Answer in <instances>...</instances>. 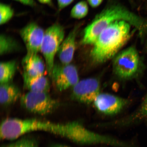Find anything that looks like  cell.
I'll return each instance as SVG.
<instances>
[{"mask_svg":"<svg viewBox=\"0 0 147 147\" xmlns=\"http://www.w3.org/2000/svg\"><path fill=\"white\" fill-rule=\"evenodd\" d=\"M121 20L127 22L135 27L141 37L147 34V19L138 16L123 5H112L97 14L86 28L82 43L94 45L103 31L111 24Z\"/></svg>","mask_w":147,"mask_h":147,"instance_id":"obj_1","label":"cell"},{"mask_svg":"<svg viewBox=\"0 0 147 147\" xmlns=\"http://www.w3.org/2000/svg\"><path fill=\"white\" fill-rule=\"evenodd\" d=\"M131 26L128 22L121 20L111 24L103 31L91 52L93 62L102 63L114 57L129 39Z\"/></svg>","mask_w":147,"mask_h":147,"instance_id":"obj_2","label":"cell"},{"mask_svg":"<svg viewBox=\"0 0 147 147\" xmlns=\"http://www.w3.org/2000/svg\"><path fill=\"white\" fill-rule=\"evenodd\" d=\"M60 136L81 144H105L123 146V143L115 139L91 131L77 121L63 123Z\"/></svg>","mask_w":147,"mask_h":147,"instance_id":"obj_3","label":"cell"},{"mask_svg":"<svg viewBox=\"0 0 147 147\" xmlns=\"http://www.w3.org/2000/svg\"><path fill=\"white\" fill-rule=\"evenodd\" d=\"M49 122L36 119L9 118L1 122L0 138L3 140H13L30 132L47 131Z\"/></svg>","mask_w":147,"mask_h":147,"instance_id":"obj_4","label":"cell"},{"mask_svg":"<svg viewBox=\"0 0 147 147\" xmlns=\"http://www.w3.org/2000/svg\"><path fill=\"white\" fill-rule=\"evenodd\" d=\"M142 61L136 47H131L119 52L114 57V72L123 80H129L138 76L142 69Z\"/></svg>","mask_w":147,"mask_h":147,"instance_id":"obj_5","label":"cell"},{"mask_svg":"<svg viewBox=\"0 0 147 147\" xmlns=\"http://www.w3.org/2000/svg\"><path fill=\"white\" fill-rule=\"evenodd\" d=\"M48 93L29 91L20 98L21 106L27 111L37 115H44L52 113L62 104Z\"/></svg>","mask_w":147,"mask_h":147,"instance_id":"obj_6","label":"cell"},{"mask_svg":"<svg viewBox=\"0 0 147 147\" xmlns=\"http://www.w3.org/2000/svg\"><path fill=\"white\" fill-rule=\"evenodd\" d=\"M64 37L63 27L58 24L51 26L45 32L40 51L45 58L46 67L50 76L55 63V55Z\"/></svg>","mask_w":147,"mask_h":147,"instance_id":"obj_7","label":"cell"},{"mask_svg":"<svg viewBox=\"0 0 147 147\" xmlns=\"http://www.w3.org/2000/svg\"><path fill=\"white\" fill-rule=\"evenodd\" d=\"M50 77L55 88L59 91L73 87L80 81L78 69L71 64L55 63Z\"/></svg>","mask_w":147,"mask_h":147,"instance_id":"obj_8","label":"cell"},{"mask_svg":"<svg viewBox=\"0 0 147 147\" xmlns=\"http://www.w3.org/2000/svg\"><path fill=\"white\" fill-rule=\"evenodd\" d=\"M100 84L97 79L89 78L79 81L73 87L71 98L82 103H92L100 93Z\"/></svg>","mask_w":147,"mask_h":147,"instance_id":"obj_9","label":"cell"},{"mask_svg":"<svg viewBox=\"0 0 147 147\" xmlns=\"http://www.w3.org/2000/svg\"><path fill=\"white\" fill-rule=\"evenodd\" d=\"M45 32L42 28L34 23L29 24L21 29L20 34L26 47V56L38 54L40 51Z\"/></svg>","mask_w":147,"mask_h":147,"instance_id":"obj_10","label":"cell"},{"mask_svg":"<svg viewBox=\"0 0 147 147\" xmlns=\"http://www.w3.org/2000/svg\"><path fill=\"white\" fill-rule=\"evenodd\" d=\"M127 103L126 99L106 93H100L93 103L97 111L108 115L118 113Z\"/></svg>","mask_w":147,"mask_h":147,"instance_id":"obj_11","label":"cell"},{"mask_svg":"<svg viewBox=\"0 0 147 147\" xmlns=\"http://www.w3.org/2000/svg\"><path fill=\"white\" fill-rule=\"evenodd\" d=\"M78 27H75L60 45L57 54L60 63L69 64L72 61L76 48V38Z\"/></svg>","mask_w":147,"mask_h":147,"instance_id":"obj_12","label":"cell"},{"mask_svg":"<svg viewBox=\"0 0 147 147\" xmlns=\"http://www.w3.org/2000/svg\"><path fill=\"white\" fill-rule=\"evenodd\" d=\"M23 68V76L32 78L44 75L45 63L36 54L30 56H25L22 61Z\"/></svg>","mask_w":147,"mask_h":147,"instance_id":"obj_13","label":"cell"},{"mask_svg":"<svg viewBox=\"0 0 147 147\" xmlns=\"http://www.w3.org/2000/svg\"><path fill=\"white\" fill-rule=\"evenodd\" d=\"M22 96L20 88L12 82L1 84L0 102L2 106H10L20 100Z\"/></svg>","mask_w":147,"mask_h":147,"instance_id":"obj_14","label":"cell"},{"mask_svg":"<svg viewBox=\"0 0 147 147\" xmlns=\"http://www.w3.org/2000/svg\"><path fill=\"white\" fill-rule=\"evenodd\" d=\"M23 77L24 88L29 91L49 92L50 90V82L44 75L32 78Z\"/></svg>","mask_w":147,"mask_h":147,"instance_id":"obj_15","label":"cell"},{"mask_svg":"<svg viewBox=\"0 0 147 147\" xmlns=\"http://www.w3.org/2000/svg\"><path fill=\"white\" fill-rule=\"evenodd\" d=\"M17 68L18 64L16 60L1 62L0 64L1 84L12 82Z\"/></svg>","mask_w":147,"mask_h":147,"instance_id":"obj_16","label":"cell"},{"mask_svg":"<svg viewBox=\"0 0 147 147\" xmlns=\"http://www.w3.org/2000/svg\"><path fill=\"white\" fill-rule=\"evenodd\" d=\"M21 49V46L14 38L7 35L1 34L0 36L1 56L18 52Z\"/></svg>","mask_w":147,"mask_h":147,"instance_id":"obj_17","label":"cell"},{"mask_svg":"<svg viewBox=\"0 0 147 147\" xmlns=\"http://www.w3.org/2000/svg\"><path fill=\"white\" fill-rule=\"evenodd\" d=\"M88 12L87 3L85 1H81L73 7L71 11V16L74 18L80 19L87 16Z\"/></svg>","mask_w":147,"mask_h":147,"instance_id":"obj_18","label":"cell"},{"mask_svg":"<svg viewBox=\"0 0 147 147\" xmlns=\"http://www.w3.org/2000/svg\"><path fill=\"white\" fill-rule=\"evenodd\" d=\"M14 11L8 5L1 3L0 5V24H4L10 20L13 16Z\"/></svg>","mask_w":147,"mask_h":147,"instance_id":"obj_19","label":"cell"},{"mask_svg":"<svg viewBox=\"0 0 147 147\" xmlns=\"http://www.w3.org/2000/svg\"><path fill=\"white\" fill-rule=\"evenodd\" d=\"M14 144V147H38L37 141L30 136L23 137Z\"/></svg>","mask_w":147,"mask_h":147,"instance_id":"obj_20","label":"cell"},{"mask_svg":"<svg viewBox=\"0 0 147 147\" xmlns=\"http://www.w3.org/2000/svg\"><path fill=\"white\" fill-rule=\"evenodd\" d=\"M133 120H142L147 119V92L138 110L133 117Z\"/></svg>","mask_w":147,"mask_h":147,"instance_id":"obj_21","label":"cell"},{"mask_svg":"<svg viewBox=\"0 0 147 147\" xmlns=\"http://www.w3.org/2000/svg\"><path fill=\"white\" fill-rule=\"evenodd\" d=\"M74 0H57L59 8L63 9L72 2Z\"/></svg>","mask_w":147,"mask_h":147,"instance_id":"obj_22","label":"cell"},{"mask_svg":"<svg viewBox=\"0 0 147 147\" xmlns=\"http://www.w3.org/2000/svg\"><path fill=\"white\" fill-rule=\"evenodd\" d=\"M103 0H88V3L92 7L95 8L99 6Z\"/></svg>","mask_w":147,"mask_h":147,"instance_id":"obj_23","label":"cell"},{"mask_svg":"<svg viewBox=\"0 0 147 147\" xmlns=\"http://www.w3.org/2000/svg\"><path fill=\"white\" fill-rule=\"evenodd\" d=\"M15 1L29 6H33L34 4V0H15Z\"/></svg>","mask_w":147,"mask_h":147,"instance_id":"obj_24","label":"cell"},{"mask_svg":"<svg viewBox=\"0 0 147 147\" xmlns=\"http://www.w3.org/2000/svg\"><path fill=\"white\" fill-rule=\"evenodd\" d=\"M40 2L43 4H50L51 3V0H38Z\"/></svg>","mask_w":147,"mask_h":147,"instance_id":"obj_25","label":"cell"},{"mask_svg":"<svg viewBox=\"0 0 147 147\" xmlns=\"http://www.w3.org/2000/svg\"><path fill=\"white\" fill-rule=\"evenodd\" d=\"M51 147H69L67 146H65V145L62 144H55L53 145Z\"/></svg>","mask_w":147,"mask_h":147,"instance_id":"obj_26","label":"cell"},{"mask_svg":"<svg viewBox=\"0 0 147 147\" xmlns=\"http://www.w3.org/2000/svg\"><path fill=\"white\" fill-rule=\"evenodd\" d=\"M2 147H14V143L12 144L3 146Z\"/></svg>","mask_w":147,"mask_h":147,"instance_id":"obj_27","label":"cell"},{"mask_svg":"<svg viewBox=\"0 0 147 147\" xmlns=\"http://www.w3.org/2000/svg\"><path fill=\"white\" fill-rule=\"evenodd\" d=\"M146 50L147 51V45H146Z\"/></svg>","mask_w":147,"mask_h":147,"instance_id":"obj_28","label":"cell"}]
</instances>
